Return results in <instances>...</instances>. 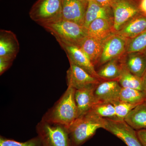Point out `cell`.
Listing matches in <instances>:
<instances>
[{
	"label": "cell",
	"instance_id": "obj_1",
	"mask_svg": "<svg viewBox=\"0 0 146 146\" xmlns=\"http://www.w3.org/2000/svg\"><path fill=\"white\" fill-rule=\"evenodd\" d=\"M76 89L68 86L64 94L52 107L48 110L42 119L69 127L77 119V108L75 99Z\"/></svg>",
	"mask_w": 146,
	"mask_h": 146
},
{
	"label": "cell",
	"instance_id": "obj_2",
	"mask_svg": "<svg viewBox=\"0 0 146 146\" xmlns=\"http://www.w3.org/2000/svg\"><path fill=\"white\" fill-rule=\"evenodd\" d=\"M104 118L89 111L76 119L68 127L70 146H81L95 135L97 130L103 129Z\"/></svg>",
	"mask_w": 146,
	"mask_h": 146
},
{
	"label": "cell",
	"instance_id": "obj_3",
	"mask_svg": "<svg viewBox=\"0 0 146 146\" xmlns=\"http://www.w3.org/2000/svg\"><path fill=\"white\" fill-rule=\"evenodd\" d=\"M41 26L53 35L58 42L71 46L80 47L88 36L87 29L72 21L60 20Z\"/></svg>",
	"mask_w": 146,
	"mask_h": 146
},
{
	"label": "cell",
	"instance_id": "obj_4",
	"mask_svg": "<svg viewBox=\"0 0 146 146\" xmlns=\"http://www.w3.org/2000/svg\"><path fill=\"white\" fill-rule=\"evenodd\" d=\"M42 146H70L68 128L41 119L36 127Z\"/></svg>",
	"mask_w": 146,
	"mask_h": 146
},
{
	"label": "cell",
	"instance_id": "obj_5",
	"mask_svg": "<svg viewBox=\"0 0 146 146\" xmlns=\"http://www.w3.org/2000/svg\"><path fill=\"white\" fill-rule=\"evenodd\" d=\"M62 0H37L30 11V17L40 26L62 20Z\"/></svg>",
	"mask_w": 146,
	"mask_h": 146
},
{
	"label": "cell",
	"instance_id": "obj_6",
	"mask_svg": "<svg viewBox=\"0 0 146 146\" xmlns=\"http://www.w3.org/2000/svg\"><path fill=\"white\" fill-rule=\"evenodd\" d=\"M128 39L113 33L104 40L101 54L96 68L110 60L122 57L126 53Z\"/></svg>",
	"mask_w": 146,
	"mask_h": 146
},
{
	"label": "cell",
	"instance_id": "obj_7",
	"mask_svg": "<svg viewBox=\"0 0 146 146\" xmlns=\"http://www.w3.org/2000/svg\"><path fill=\"white\" fill-rule=\"evenodd\" d=\"M139 0H115L111 8L113 13V32L120 30L127 22L140 13Z\"/></svg>",
	"mask_w": 146,
	"mask_h": 146
},
{
	"label": "cell",
	"instance_id": "obj_8",
	"mask_svg": "<svg viewBox=\"0 0 146 146\" xmlns=\"http://www.w3.org/2000/svg\"><path fill=\"white\" fill-rule=\"evenodd\" d=\"M104 129L119 138L127 146H143L137 131L124 121L104 118Z\"/></svg>",
	"mask_w": 146,
	"mask_h": 146
},
{
	"label": "cell",
	"instance_id": "obj_9",
	"mask_svg": "<svg viewBox=\"0 0 146 146\" xmlns=\"http://www.w3.org/2000/svg\"><path fill=\"white\" fill-rule=\"evenodd\" d=\"M58 43L66 53L69 62L82 68L94 77L101 81H104L100 77L95 66L80 47L65 44L61 42Z\"/></svg>",
	"mask_w": 146,
	"mask_h": 146
},
{
	"label": "cell",
	"instance_id": "obj_10",
	"mask_svg": "<svg viewBox=\"0 0 146 146\" xmlns=\"http://www.w3.org/2000/svg\"><path fill=\"white\" fill-rule=\"evenodd\" d=\"M88 1L62 0V20L84 25Z\"/></svg>",
	"mask_w": 146,
	"mask_h": 146
},
{
	"label": "cell",
	"instance_id": "obj_11",
	"mask_svg": "<svg viewBox=\"0 0 146 146\" xmlns=\"http://www.w3.org/2000/svg\"><path fill=\"white\" fill-rule=\"evenodd\" d=\"M69 62L70 67L67 72L68 86H71L77 90L103 81L94 77L72 62Z\"/></svg>",
	"mask_w": 146,
	"mask_h": 146
},
{
	"label": "cell",
	"instance_id": "obj_12",
	"mask_svg": "<svg viewBox=\"0 0 146 146\" xmlns=\"http://www.w3.org/2000/svg\"><path fill=\"white\" fill-rule=\"evenodd\" d=\"M122 87L118 80H104L96 85L94 91L96 104L119 100Z\"/></svg>",
	"mask_w": 146,
	"mask_h": 146
},
{
	"label": "cell",
	"instance_id": "obj_13",
	"mask_svg": "<svg viewBox=\"0 0 146 146\" xmlns=\"http://www.w3.org/2000/svg\"><path fill=\"white\" fill-rule=\"evenodd\" d=\"M20 50V44L15 33L10 31H0V57L14 60Z\"/></svg>",
	"mask_w": 146,
	"mask_h": 146
},
{
	"label": "cell",
	"instance_id": "obj_14",
	"mask_svg": "<svg viewBox=\"0 0 146 146\" xmlns=\"http://www.w3.org/2000/svg\"><path fill=\"white\" fill-rule=\"evenodd\" d=\"M97 84L76 90L75 99L77 108L78 118L85 115L96 104L94 91Z\"/></svg>",
	"mask_w": 146,
	"mask_h": 146
},
{
	"label": "cell",
	"instance_id": "obj_15",
	"mask_svg": "<svg viewBox=\"0 0 146 146\" xmlns=\"http://www.w3.org/2000/svg\"><path fill=\"white\" fill-rule=\"evenodd\" d=\"M123 62L128 70L142 78L146 70V50L141 52L126 53Z\"/></svg>",
	"mask_w": 146,
	"mask_h": 146
},
{
	"label": "cell",
	"instance_id": "obj_16",
	"mask_svg": "<svg viewBox=\"0 0 146 146\" xmlns=\"http://www.w3.org/2000/svg\"><path fill=\"white\" fill-rule=\"evenodd\" d=\"M99 18L113 21L114 17L112 8L102 6L94 0H89L88 1L84 27L88 29L93 21Z\"/></svg>",
	"mask_w": 146,
	"mask_h": 146
},
{
	"label": "cell",
	"instance_id": "obj_17",
	"mask_svg": "<svg viewBox=\"0 0 146 146\" xmlns=\"http://www.w3.org/2000/svg\"><path fill=\"white\" fill-rule=\"evenodd\" d=\"M146 29V17L139 13L115 33L130 39L138 36Z\"/></svg>",
	"mask_w": 146,
	"mask_h": 146
},
{
	"label": "cell",
	"instance_id": "obj_18",
	"mask_svg": "<svg viewBox=\"0 0 146 146\" xmlns=\"http://www.w3.org/2000/svg\"><path fill=\"white\" fill-rule=\"evenodd\" d=\"M88 36L101 40H104L114 33L113 21L99 18L93 21L88 29Z\"/></svg>",
	"mask_w": 146,
	"mask_h": 146
},
{
	"label": "cell",
	"instance_id": "obj_19",
	"mask_svg": "<svg viewBox=\"0 0 146 146\" xmlns=\"http://www.w3.org/2000/svg\"><path fill=\"white\" fill-rule=\"evenodd\" d=\"M123 56L110 60L99 68L97 72L100 77L104 80L118 81L123 65Z\"/></svg>",
	"mask_w": 146,
	"mask_h": 146
},
{
	"label": "cell",
	"instance_id": "obj_20",
	"mask_svg": "<svg viewBox=\"0 0 146 146\" xmlns=\"http://www.w3.org/2000/svg\"><path fill=\"white\" fill-rule=\"evenodd\" d=\"M103 42L104 40H99L88 36L80 47L95 68L101 54Z\"/></svg>",
	"mask_w": 146,
	"mask_h": 146
},
{
	"label": "cell",
	"instance_id": "obj_21",
	"mask_svg": "<svg viewBox=\"0 0 146 146\" xmlns=\"http://www.w3.org/2000/svg\"><path fill=\"white\" fill-rule=\"evenodd\" d=\"M124 121L136 131L146 129V101L133 108Z\"/></svg>",
	"mask_w": 146,
	"mask_h": 146
},
{
	"label": "cell",
	"instance_id": "obj_22",
	"mask_svg": "<svg viewBox=\"0 0 146 146\" xmlns=\"http://www.w3.org/2000/svg\"><path fill=\"white\" fill-rule=\"evenodd\" d=\"M118 82L122 88H131L144 91L142 78L134 75L129 72L124 64Z\"/></svg>",
	"mask_w": 146,
	"mask_h": 146
},
{
	"label": "cell",
	"instance_id": "obj_23",
	"mask_svg": "<svg viewBox=\"0 0 146 146\" xmlns=\"http://www.w3.org/2000/svg\"><path fill=\"white\" fill-rule=\"evenodd\" d=\"M119 100L121 101L138 105L146 101V94L143 91L122 87Z\"/></svg>",
	"mask_w": 146,
	"mask_h": 146
},
{
	"label": "cell",
	"instance_id": "obj_24",
	"mask_svg": "<svg viewBox=\"0 0 146 146\" xmlns=\"http://www.w3.org/2000/svg\"><path fill=\"white\" fill-rule=\"evenodd\" d=\"M89 111L102 118L117 120L115 107L111 103H98L94 105Z\"/></svg>",
	"mask_w": 146,
	"mask_h": 146
},
{
	"label": "cell",
	"instance_id": "obj_25",
	"mask_svg": "<svg viewBox=\"0 0 146 146\" xmlns=\"http://www.w3.org/2000/svg\"><path fill=\"white\" fill-rule=\"evenodd\" d=\"M146 49V29L134 38L128 39L126 53L137 52Z\"/></svg>",
	"mask_w": 146,
	"mask_h": 146
},
{
	"label": "cell",
	"instance_id": "obj_26",
	"mask_svg": "<svg viewBox=\"0 0 146 146\" xmlns=\"http://www.w3.org/2000/svg\"><path fill=\"white\" fill-rule=\"evenodd\" d=\"M112 104L115 107L116 119L120 121H124L129 113L138 106L119 100L113 102Z\"/></svg>",
	"mask_w": 146,
	"mask_h": 146
},
{
	"label": "cell",
	"instance_id": "obj_27",
	"mask_svg": "<svg viewBox=\"0 0 146 146\" xmlns=\"http://www.w3.org/2000/svg\"><path fill=\"white\" fill-rule=\"evenodd\" d=\"M0 146H42V144L37 136L24 142H18L1 136Z\"/></svg>",
	"mask_w": 146,
	"mask_h": 146
},
{
	"label": "cell",
	"instance_id": "obj_28",
	"mask_svg": "<svg viewBox=\"0 0 146 146\" xmlns=\"http://www.w3.org/2000/svg\"><path fill=\"white\" fill-rule=\"evenodd\" d=\"M13 60L0 57V75H2L12 65Z\"/></svg>",
	"mask_w": 146,
	"mask_h": 146
},
{
	"label": "cell",
	"instance_id": "obj_29",
	"mask_svg": "<svg viewBox=\"0 0 146 146\" xmlns=\"http://www.w3.org/2000/svg\"><path fill=\"white\" fill-rule=\"evenodd\" d=\"M139 141L143 146H146V129L136 131Z\"/></svg>",
	"mask_w": 146,
	"mask_h": 146
},
{
	"label": "cell",
	"instance_id": "obj_30",
	"mask_svg": "<svg viewBox=\"0 0 146 146\" xmlns=\"http://www.w3.org/2000/svg\"><path fill=\"white\" fill-rule=\"evenodd\" d=\"M138 7L140 14L146 17V0H139Z\"/></svg>",
	"mask_w": 146,
	"mask_h": 146
},
{
	"label": "cell",
	"instance_id": "obj_31",
	"mask_svg": "<svg viewBox=\"0 0 146 146\" xmlns=\"http://www.w3.org/2000/svg\"><path fill=\"white\" fill-rule=\"evenodd\" d=\"M100 5L108 7H111L115 0H94Z\"/></svg>",
	"mask_w": 146,
	"mask_h": 146
},
{
	"label": "cell",
	"instance_id": "obj_32",
	"mask_svg": "<svg viewBox=\"0 0 146 146\" xmlns=\"http://www.w3.org/2000/svg\"><path fill=\"white\" fill-rule=\"evenodd\" d=\"M142 78V80H143V83L144 92L146 94V70L145 74H144V75L143 76V77Z\"/></svg>",
	"mask_w": 146,
	"mask_h": 146
},
{
	"label": "cell",
	"instance_id": "obj_33",
	"mask_svg": "<svg viewBox=\"0 0 146 146\" xmlns=\"http://www.w3.org/2000/svg\"><path fill=\"white\" fill-rule=\"evenodd\" d=\"M85 1H89V0H85Z\"/></svg>",
	"mask_w": 146,
	"mask_h": 146
}]
</instances>
